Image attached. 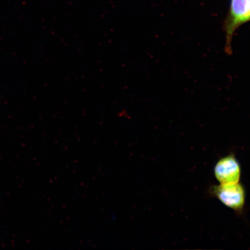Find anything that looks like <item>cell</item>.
<instances>
[{
  "label": "cell",
  "mask_w": 250,
  "mask_h": 250,
  "mask_svg": "<svg viewBox=\"0 0 250 250\" xmlns=\"http://www.w3.org/2000/svg\"><path fill=\"white\" fill-rule=\"evenodd\" d=\"M211 194L237 214L243 213L246 205V193L241 183L219 184L211 187Z\"/></svg>",
  "instance_id": "cell-1"
},
{
  "label": "cell",
  "mask_w": 250,
  "mask_h": 250,
  "mask_svg": "<svg viewBox=\"0 0 250 250\" xmlns=\"http://www.w3.org/2000/svg\"><path fill=\"white\" fill-rule=\"evenodd\" d=\"M249 1H250V0H249Z\"/></svg>",
  "instance_id": "cell-3"
},
{
  "label": "cell",
  "mask_w": 250,
  "mask_h": 250,
  "mask_svg": "<svg viewBox=\"0 0 250 250\" xmlns=\"http://www.w3.org/2000/svg\"><path fill=\"white\" fill-rule=\"evenodd\" d=\"M215 179L220 184H229L240 182L242 168L233 154H230L219 159L214 168Z\"/></svg>",
  "instance_id": "cell-2"
}]
</instances>
